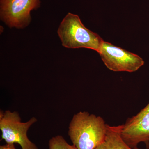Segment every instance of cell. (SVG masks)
<instances>
[{
    "label": "cell",
    "mask_w": 149,
    "mask_h": 149,
    "mask_svg": "<svg viewBox=\"0 0 149 149\" xmlns=\"http://www.w3.org/2000/svg\"><path fill=\"white\" fill-rule=\"evenodd\" d=\"M63 47L69 49L86 48L98 52L104 40L85 27L78 15L68 13L58 29Z\"/></svg>",
    "instance_id": "2"
},
{
    "label": "cell",
    "mask_w": 149,
    "mask_h": 149,
    "mask_svg": "<svg viewBox=\"0 0 149 149\" xmlns=\"http://www.w3.org/2000/svg\"><path fill=\"white\" fill-rule=\"evenodd\" d=\"M37 121L36 118L32 117L27 122H22L17 112L1 111L0 129L2 139L6 144H19L22 149H39L27 135L29 128Z\"/></svg>",
    "instance_id": "3"
},
{
    "label": "cell",
    "mask_w": 149,
    "mask_h": 149,
    "mask_svg": "<svg viewBox=\"0 0 149 149\" xmlns=\"http://www.w3.org/2000/svg\"><path fill=\"white\" fill-rule=\"evenodd\" d=\"M107 125L100 116L80 111L73 116L68 135L77 149H95L104 141Z\"/></svg>",
    "instance_id": "1"
},
{
    "label": "cell",
    "mask_w": 149,
    "mask_h": 149,
    "mask_svg": "<svg viewBox=\"0 0 149 149\" xmlns=\"http://www.w3.org/2000/svg\"><path fill=\"white\" fill-rule=\"evenodd\" d=\"M122 125L117 126L107 125L106 136L104 141L95 149H141L131 148L121 137Z\"/></svg>",
    "instance_id": "7"
},
{
    "label": "cell",
    "mask_w": 149,
    "mask_h": 149,
    "mask_svg": "<svg viewBox=\"0 0 149 149\" xmlns=\"http://www.w3.org/2000/svg\"><path fill=\"white\" fill-rule=\"evenodd\" d=\"M49 149H77L73 145L68 144L63 136L52 137L49 142Z\"/></svg>",
    "instance_id": "8"
},
{
    "label": "cell",
    "mask_w": 149,
    "mask_h": 149,
    "mask_svg": "<svg viewBox=\"0 0 149 149\" xmlns=\"http://www.w3.org/2000/svg\"><path fill=\"white\" fill-rule=\"evenodd\" d=\"M121 135L123 141L133 148L144 143L147 149H149V103L123 124Z\"/></svg>",
    "instance_id": "6"
},
{
    "label": "cell",
    "mask_w": 149,
    "mask_h": 149,
    "mask_svg": "<svg viewBox=\"0 0 149 149\" xmlns=\"http://www.w3.org/2000/svg\"><path fill=\"white\" fill-rule=\"evenodd\" d=\"M40 4V0H0L1 19L10 28L23 29L31 22V12Z\"/></svg>",
    "instance_id": "5"
},
{
    "label": "cell",
    "mask_w": 149,
    "mask_h": 149,
    "mask_svg": "<svg viewBox=\"0 0 149 149\" xmlns=\"http://www.w3.org/2000/svg\"><path fill=\"white\" fill-rule=\"evenodd\" d=\"M98 53L107 67L116 72H135L145 63L138 55L105 41H104Z\"/></svg>",
    "instance_id": "4"
},
{
    "label": "cell",
    "mask_w": 149,
    "mask_h": 149,
    "mask_svg": "<svg viewBox=\"0 0 149 149\" xmlns=\"http://www.w3.org/2000/svg\"><path fill=\"white\" fill-rule=\"evenodd\" d=\"M0 149H16L14 144H6L0 146Z\"/></svg>",
    "instance_id": "9"
}]
</instances>
